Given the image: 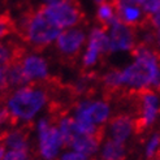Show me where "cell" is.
Segmentation results:
<instances>
[{"label":"cell","mask_w":160,"mask_h":160,"mask_svg":"<svg viewBox=\"0 0 160 160\" xmlns=\"http://www.w3.org/2000/svg\"><path fill=\"white\" fill-rule=\"evenodd\" d=\"M133 62L121 69L124 91L160 92V52L154 46L137 43L132 51Z\"/></svg>","instance_id":"6da1fadb"},{"label":"cell","mask_w":160,"mask_h":160,"mask_svg":"<svg viewBox=\"0 0 160 160\" xmlns=\"http://www.w3.org/2000/svg\"><path fill=\"white\" fill-rule=\"evenodd\" d=\"M47 82H31L13 92H8L7 108L12 115L14 122H30L43 107L48 103L50 92Z\"/></svg>","instance_id":"7a4b0ae2"},{"label":"cell","mask_w":160,"mask_h":160,"mask_svg":"<svg viewBox=\"0 0 160 160\" xmlns=\"http://www.w3.org/2000/svg\"><path fill=\"white\" fill-rule=\"evenodd\" d=\"M17 31L26 44L37 51H41L56 42L62 30L51 22L41 8H38L22 14L17 25Z\"/></svg>","instance_id":"3957f363"},{"label":"cell","mask_w":160,"mask_h":160,"mask_svg":"<svg viewBox=\"0 0 160 160\" xmlns=\"http://www.w3.org/2000/svg\"><path fill=\"white\" fill-rule=\"evenodd\" d=\"M133 100L132 115L135 118L137 135L151 129L160 115V97L154 90L129 92Z\"/></svg>","instance_id":"277c9868"},{"label":"cell","mask_w":160,"mask_h":160,"mask_svg":"<svg viewBox=\"0 0 160 160\" xmlns=\"http://www.w3.org/2000/svg\"><path fill=\"white\" fill-rule=\"evenodd\" d=\"M38 151L43 160H55L64 145L62 135L52 117H42L37 124Z\"/></svg>","instance_id":"5b68a950"},{"label":"cell","mask_w":160,"mask_h":160,"mask_svg":"<svg viewBox=\"0 0 160 160\" xmlns=\"http://www.w3.org/2000/svg\"><path fill=\"white\" fill-rule=\"evenodd\" d=\"M41 9L47 16V18L61 30L76 28L83 20V13L79 9L76 0H64L53 4H46L41 7Z\"/></svg>","instance_id":"8992f818"},{"label":"cell","mask_w":160,"mask_h":160,"mask_svg":"<svg viewBox=\"0 0 160 160\" xmlns=\"http://www.w3.org/2000/svg\"><path fill=\"white\" fill-rule=\"evenodd\" d=\"M111 53V43L107 29L95 26L87 35V44L82 55V68L85 70L92 69L99 62L103 55Z\"/></svg>","instance_id":"52a82bcc"},{"label":"cell","mask_w":160,"mask_h":160,"mask_svg":"<svg viewBox=\"0 0 160 160\" xmlns=\"http://www.w3.org/2000/svg\"><path fill=\"white\" fill-rule=\"evenodd\" d=\"M87 34L82 28H70L62 30L56 39V50L65 60H76L86 43Z\"/></svg>","instance_id":"ba28073f"},{"label":"cell","mask_w":160,"mask_h":160,"mask_svg":"<svg viewBox=\"0 0 160 160\" xmlns=\"http://www.w3.org/2000/svg\"><path fill=\"white\" fill-rule=\"evenodd\" d=\"M106 29L109 37L111 52H132L134 47L137 46L135 29L125 25L117 17Z\"/></svg>","instance_id":"9c48e42d"},{"label":"cell","mask_w":160,"mask_h":160,"mask_svg":"<svg viewBox=\"0 0 160 160\" xmlns=\"http://www.w3.org/2000/svg\"><path fill=\"white\" fill-rule=\"evenodd\" d=\"M108 138L126 145L133 134H137L135 118L130 112H120L112 116L106 126Z\"/></svg>","instance_id":"30bf717a"},{"label":"cell","mask_w":160,"mask_h":160,"mask_svg":"<svg viewBox=\"0 0 160 160\" xmlns=\"http://www.w3.org/2000/svg\"><path fill=\"white\" fill-rule=\"evenodd\" d=\"M112 2H113L115 5L116 17L121 22H124L125 25L132 26L134 29L148 25V17L143 12L141 5L121 2V0H112Z\"/></svg>","instance_id":"8fae6325"},{"label":"cell","mask_w":160,"mask_h":160,"mask_svg":"<svg viewBox=\"0 0 160 160\" xmlns=\"http://www.w3.org/2000/svg\"><path fill=\"white\" fill-rule=\"evenodd\" d=\"M21 68L23 74L28 78V81L31 82H47L50 81V70L47 61L39 55H23L20 59Z\"/></svg>","instance_id":"7c38bea8"},{"label":"cell","mask_w":160,"mask_h":160,"mask_svg":"<svg viewBox=\"0 0 160 160\" xmlns=\"http://www.w3.org/2000/svg\"><path fill=\"white\" fill-rule=\"evenodd\" d=\"M31 125L26 124L25 126L18 128L13 130H3L0 132L5 147H9L11 150H29V129Z\"/></svg>","instance_id":"4fadbf2b"},{"label":"cell","mask_w":160,"mask_h":160,"mask_svg":"<svg viewBox=\"0 0 160 160\" xmlns=\"http://www.w3.org/2000/svg\"><path fill=\"white\" fill-rule=\"evenodd\" d=\"M99 82L103 90L108 94V97L118 95V92L124 91V82H122V73L120 69L112 68L108 69L106 73H103L99 78ZM125 92V91H124Z\"/></svg>","instance_id":"5bb4252c"},{"label":"cell","mask_w":160,"mask_h":160,"mask_svg":"<svg viewBox=\"0 0 160 160\" xmlns=\"http://www.w3.org/2000/svg\"><path fill=\"white\" fill-rule=\"evenodd\" d=\"M128 150L124 143H120L111 138L102 142L99 150V159L102 160H126Z\"/></svg>","instance_id":"9a60e30c"},{"label":"cell","mask_w":160,"mask_h":160,"mask_svg":"<svg viewBox=\"0 0 160 160\" xmlns=\"http://www.w3.org/2000/svg\"><path fill=\"white\" fill-rule=\"evenodd\" d=\"M23 55H25V50L17 43H0V67L9 65V64L20 60Z\"/></svg>","instance_id":"2e32d148"},{"label":"cell","mask_w":160,"mask_h":160,"mask_svg":"<svg viewBox=\"0 0 160 160\" xmlns=\"http://www.w3.org/2000/svg\"><path fill=\"white\" fill-rule=\"evenodd\" d=\"M143 156L145 160H151L160 156V130L151 133L143 146Z\"/></svg>","instance_id":"e0dca14e"},{"label":"cell","mask_w":160,"mask_h":160,"mask_svg":"<svg viewBox=\"0 0 160 160\" xmlns=\"http://www.w3.org/2000/svg\"><path fill=\"white\" fill-rule=\"evenodd\" d=\"M97 18L100 23V26H103V28H107L109 23L116 18V11H115V5H113L112 0H108V2L98 5Z\"/></svg>","instance_id":"ac0fdd59"},{"label":"cell","mask_w":160,"mask_h":160,"mask_svg":"<svg viewBox=\"0 0 160 160\" xmlns=\"http://www.w3.org/2000/svg\"><path fill=\"white\" fill-rule=\"evenodd\" d=\"M17 31V25L9 13H0V39Z\"/></svg>","instance_id":"d6986e66"},{"label":"cell","mask_w":160,"mask_h":160,"mask_svg":"<svg viewBox=\"0 0 160 160\" xmlns=\"http://www.w3.org/2000/svg\"><path fill=\"white\" fill-rule=\"evenodd\" d=\"M139 5L143 9V12L146 13L147 17L160 11V0H142Z\"/></svg>","instance_id":"ffe728a7"},{"label":"cell","mask_w":160,"mask_h":160,"mask_svg":"<svg viewBox=\"0 0 160 160\" xmlns=\"http://www.w3.org/2000/svg\"><path fill=\"white\" fill-rule=\"evenodd\" d=\"M3 160H31L29 150H11L7 152Z\"/></svg>","instance_id":"44dd1931"},{"label":"cell","mask_w":160,"mask_h":160,"mask_svg":"<svg viewBox=\"0 0 160 160\" xmlns=\"http://www.w3.org/2000/svg\"><path fill=\"white\" fill-rule=\"evenodd\" d=\"M9 82H8V72L7 65L0 67V94H7L9 92Z\"/></svg>","instance_id":"7402d4cb"},{"label":"cell","mask_w":160,"mask_h":160,"mask_svg":"<svg viewBox=\"0 0 160 160\" xmlns=\"http://www.w3.org/2000/svg\"><path fill=\"white\" fill-rule=\"evenodd\" d=\"M89 159L90 158H87L86 155L72 150V151H67V152H64L58 160H89Z\"/></svg>","instance_id":"603a6c76"},{"label":"cell","mask_w":160,"mask_h":160,"mask_svg":"<svg viewBox=\"0 0 160 160\" xmlns=\"http://www.w3.org/2000/svg\"><path fill=\"white\" fill-rule=\"evenodd\" d=\"M154 47L160 52V30H155V43Z\"/></svg>","instance_id":"cb8c5ba5"},{"label":"cell","mask_w":160,"mask_h":160,"mask_svg":"<svg viewBox=\"0 0 160 160\" xmlns=\"http://www.w3.org/2000/svg\"><path fill=\"white\" fill-rule=\"evenodd\" d=\"M4 148H5V145H4V142H3V139H2V137H0V160H3V158H4Z\"/></svg>","instance_id":"d4e9b609"},{"label":"cell","mask_w":160,"mask_h":160,"mask_svg":"<svg viewBox=\"0 0 160 160\" xmlns=\"http://www.w3.org/2000/svg\"><path fill=\"white\" fill-rule=\"evenodd\" d=\"M46 4H53V3H59V2H64V0H43Z\"/></svg>","instance_id":"484cf974"},{"label":"cell","mask_w":160,"mask_h":160,"mask_svg":"<svg viewBox=\"0 0 160 160\" xmlns=\"http://www.w3.org/2000/svg\"><path fill=\"white\" fill-rule=\"evenodd\" d=\"M121 2H128V3H134V4H141L142 0H121Z\"/></svg>","instance_id":"4316f807"},{"label":"cell","mask_w":160,"mask_h":160,"mask_svg":"<svg viewBox=\"0 0 160 160\" xmlns=\"http://www.w3.org/2000/svg\"><path fill=\"white\" fill-rule=\"evenodd\" d=\"M106 2H108V0H94V3L97 4V5H100L103 3H106Z\"/></svg>","instance_id":"83f0119b"},{"label":"cell","mask_w":160,"mask_h":160,"mask_svg":"<svg viewBox=\"0 0 160 160\" xmlns=\"http://www.w3.org/2000/svg\"><path fill=\"white\" fill-rule=\"evenodd\" d=\"M151 160H160V156H158V158H155V159H151Z\"/></svg>","instance_id":"f1b7e54d"},{"label":"cell","mask_w":160,"mask_h":160,"mask_svg":"<svg viewBox=\"0 0 160 160\" xmlns=\"http://www.w3.org/2000/svg\"><path fill=\"white\" fill-rule=\"evenodd\" d=\"M95 160H102V159H95Z\"/></svg>","instance_id":"f546056e"}]
</instances>
